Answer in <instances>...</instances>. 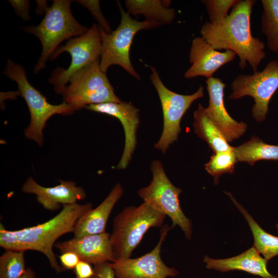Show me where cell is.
I'll return each instance as SVG.
<instances>
[{"label": "cell", "mask_w": 278, "mask_h": 278, "mask_svg": "<svg viewBox=\"0 0 278 278\" xmlns=\"http://www.w3.org/2000/svg\"><path fill=\"white\" fill-rule=\"evenodd\" d=\"M256 2L237 0L222 22H206L200 29L201 37L215 49L234 51L239 58V67L244 69L249 64L254 72L266 57L265 43L251 33V16Z\"/></svg>", "instance_id": "obj_1"}, {"label": "cell", "mask_w": 278, "mask_h": 278, "mask_svg": "<svg viewBox=\"0 0 278 278\" xmlns=\"http://www.w3.org/2000/svg\"><path fill=\"white\" fill-rule=\"evenodd\" d=\"M92 206L91 203L63 205L61 211L49 220L18 230H8L1 223L0 247L5 250L40 252L46 256L57 273L64 271L65 269L59 264L53 247L60 236L73 232L77 220Z\"/></svg>", "instance_id": "obj_2"}, {"label": "cell", "mask_w": 278, "mask_h": 278, "mask_svg": "<svg viewBox=\"0 0 278 278\" xmlns=\"http://www.w3.org/2000/svg\"><path fill=\"white\" fill-rule=\"evenodd\" d=\"M72 1L54 0L45 11L42 21L36 26L21 28L40 41L42 51L33 70L34 74L45 68L46 63L63 41L85 33L89 28L78 23L71 10Z\"/></svg>", "instance_id": "obj_3"}, {"label": "cell", "mask_w": 278, "mask_h": 278, "mask_svg": "<svg viewBox=\"0 0 278 278\" xmlns=\"http://www.w3.org/2000/svg\"><path fill=\"white\" fill-rule=\"evenodd\" d=\"M166 217L145 202L127 206L117 214L110 237L115 261L130 258L148 230L162 227Z\"/></svg>", "instance_id": "obj_4"}, {"label": "cell", "mask_w": 278, "mask_h": 278, "mask_svg": "<svg viewBox=\"0 0 278 278\" xmlns=\"http://www.w3.org/2000/svg\"><path fill=\"white\" fill-rule=\"evenodd\" d=\"M4 73L7 78L16 83L19 93L28 106L30 121L24 131L25 136L40 146L44 143L43 131L46 122L52 116L72 114L78 110L64 101L56 105L49 103L46 98L29 83L25 68L11 59L8 60Z\"/></svg>", "instance_id": "obj_5"}, {"label": "cell", "mask_w": 278, "mask_h": 278, "mask_svg": "<svg viewBox=\"0 0 278 278\" xmlns=\"http://www.w3.org/2000/svg\"><path fill=\"white\" fill-rule=\"evenodd\" d=\"M121 19L117 28L110 33L99 28L102 44L100 67L107 72L112 65H118L138 80L141 77L132 66L130 59V49L136 33L141 30L153 28L162 24L154 21H138L130 17L118 2Z\"/></svg>", "instance_id": "obj_6"}, {"label": "cell", "mask_w": 278, "mask_h": 278, "mask_svg": "<svg viewBox=\"0 0 278 278\" xmlns=\"http://www.w3.org/2000/svg\"><path fill=\"white\" fill-rule=\"evenodd\" d=\"M150 169L152 179L147 186L138 191V195L155 210L164 214L171 220V228L178 225L186 238H191L192 222L184 214L179 201L182 190L176 187L167 177L161 162L152 161Z\"/></svg>", "instance_id": "obj_7"}, {"label": "cell", "mask_w": 278, "mask_h": 278, "mask_svg": "<svg viewBox=\"0 0 278 278\" xmlns=\"http://www.w3.org/2000/svg\"><path fill=\"white\" fill-rule=\"evenodd\" d=\"M62 95L63 101L78 110L91 105L121 101L101 69L99 59L75 73Z\"/></svg>", "instance_id": "obj_8"}, {"label": "cell", "mask_w": 278, "mask_h": 278, "mask_svg": "<svg viewBox=\"0 0 278 278\" xmlns=\"http://www.w3.org/2000/svg\"><path fill=\"white\" fill-rule=\"evenodd\" d=\"M64 52L69 53L71 62L67 68L57 67L51 73L49 82L54 86L55 92L62 94L71 77L88 65L99 59L102 44L99 26L92 24L89 30L81 36L72 38L64 45L59 46L53 53L50 60H54Z\"/></svg>", "instance_id": "obj_9"}, {"label": "cell", "mask_w": 278, "mask_h": 278, "mask_svg": "<svg viewBox=\"0 0 278 278\" xmlns=\"http://www.w3.org/2000/svg\"><path fill=\"white\" fill-rule=\"evenodd\" d=\"M150 69V78L160 99L163 115L162 133L154 147L165 154L169 146L178 140L183 116L194 101L203 97L204 89L200 85L192 94H178L165 86L154 67L151 66Z\"/></svg>", "instance_id": "obj_10"}, {"label": "cell", "mask_w": 278, "mask_h": 278, "mask_svg": "<svg viewBox=\"0 0 278 278\" xmlns=\"http://www.w3.org/2000/svg\"><path fill=\"white\" fill-rule=\"evenodd\" d=\"M232 92L228 98L237 99L246 96L252 97L254 104L252 115L257 122L265 120L269 103L278 89V61H269L262 71L252 75H240L231 84Z\"/></svg>", "instance_id": "obj_11"}, {"label": "cell", "mask_w": 278, "mask_h": 278, "mask_svg": "<svg viewBox=\"0 0 278 278\" xmlns=\"http://www.w3.org/2000/svg\"><path fill=\"white\" fill-rule=\"evenodd\" d=\"M171 228L162 226L159 240L149 253L135 258H129L110 263L115 278H167L176 276L178 271L166 266L161 257L162 245Z\"/></svg>", "instance_id": "obj_12"}, {"label": "cell", "mask_w": 278, "mask_h": 278, "mask_svg": "<svg viewBox=\"0 0 278 278\" xmlns=\"http://www.w3.org/2000/svg\"><path fill=\"white\" fill-rule=\"evenodd\" d=\"M85 109L113 116L122 124L125 135V144L122 157L116 167L124 169L128 165L136 145V131L140 118L139 110L126 101L108 102L85 106Z\"/></svg>", "instance_id": "obj_13"}, {"label": "cell", "mask_w": 278, "mask_h": 278, "mask_svg": "<svg viewBox=\"0 0 278 278\" xmlns=\"http://www.w3.org/2000/svg\"><path fill=\"white\" fill-rule=\"evenodd\" d=\"M209 96L207 107L205 112L215 126L222 132L228 142L241 136L246 132L247 125L238 122L228 113L224 105V89L225 84L219 78L212 77L205 81Z\"/></svg>", "instance_id": "obj_14"}, {"label": "cell", "mask_w": 278, "mask_h": 278, "mask_svg": "<svg viewBox=\"0 0 278 278\" xmlns=\"http://www.w3.org/2000/svg\"><path fill=\"white\" fill-rule=\"evenodd\" d=\"M236 54L233 51H220L215 49L202 37L194 38L189 54L191 66L185 72L187 79L203 76L208 79L221 67L232 61Z\"/></svg>", "instance_id": "obj_15"}, {"label": "cell", "mask_w": 278, "mask_h": 278, "mask_svg": "<svg viewBox=\"0 0 278 278\" xmlns=\"http://www.w3.org/2000/svg\"><path fill=\"white\" fill-rule=\"evenodd\" d=\"M110 234L102 233L84 236L56 242L54 247L60 254L72 252L76 254L80 260L93 265L115 261L111 243Z\"/></svg>", "instance_id": "obj_16"}, {"label": "cell", "mask_w": 278, "mask_h": 278, "mask_svg": "<svg viewBox=\"0 0 278 278\" xmlns=\"http://www.w3.org/2000/svg\"><path fill=\"white\" fill-rule=\"evenodd\" d=\"M58 181L60 184L55 186L44 187L30 177L22 185V190L25 193L36 195L38 202L44 208L50 211L59 209L60 205L74 204L86 198L84 188L77 186L75 182Z\"/></svg>", "instance_id": "obj_17"}, {"label": "cell", "mask_w": 278, "mask_h": 278, "mask_svg": "<svg viewBox=\"0 0 278 278\" xmlns=\"http://www.w3.org/2000/svg\"><path fill=\"white\" fill-rule=\"evenodd\" d=\"M203 261L207 268L222 272L240 270L263 278H278L269 272L268 260L260 256L254 247L238 255L224 259H212L205 255Z\"/></svg>", "instance_id": "obj_18"}, {"label": "cell", "mask_w": 278, "mask_h": 278, "mask_svg": "<svg viewBox=\"0 0 278 278\" xmlns=\"http://www.w3.org/2000/svg\"><path fill=\"white\" fill-rule=\"evenodd\" d=\"M123 194L121 184H116L98 206L92 208L77 220L73 232L74 237L79 238L105 232L108 219L112 209Z\"/></svg>", "instance_id": "obj_19"}, {"label": "cell", "mask_w": 278, "mask_h": 278, "mask_svg": "<svg viewBox=\"0 0 278 278\" xmlns=\"http://www.w3.org/2000/svg\"><path fill=\"white\" fill-rule=\"evenodd\" d=\"M193 126L196 135L204 140L214 153L232 151L231 146L220 130L208 118L200 103L194 113Z\"/></svg>", "instance_id": "obj_20"}, {"label": "cell", "mask_w": 278, "mask_h": 278, "mask_svg": "<svg viewBox=\"0 0 278 278\" xmlns=\"http://www.w3.org/2000/svg\"><path fill=\"white\" fill-rule=\"evenodd\" d=\"M170 1L127 0L128 12L133 15H143L145 20L161 24L170 23L176 16L174 9L169 8Z\"/></svg>", "instance_id": "obj_21"}, {"label": "cell", "mask_w": 278, "mask_h": 278, "mask_svg": "<svg viewBox=\"0 0 278 278\" xmlns=\"http://www.w3.org/2000/svg\"><path fill=\"white\" fill-rule=\"evenodd\" d=\"M237 162L253 165L260 160L278 161V145L267 144L256 136L244 144L233 147Z\"/></svg>", "instance_id": "obj_22"}, {"label": "cell", "mask_w": 278, "mask_h": 278, "mask_svg": "<svg viewBox=\"0 0 278 278\" xmlns=\"http://www.w3.org/2000/svg\"><path fill=\"white\" fill-rule=\"evenodd\" d=\"M248 223L254 237V246L267 260L278 255V237L263 229L252 216L239 203L231 194L227 193Z\"/></svg>", "instance_id": "obj_23"}, {"label": "cell", "mask_w": 278, "mask_h": 278, "mask_svg": "<svg viewBox=\"0 0 278 278\" xmlns=\"http://www.w3.org/2000/svg\"><path fill=\"white\" fill-rule=\"evenodd\" d=\"M261 30L267 39L268 48L278 54V0H262Z\"/></svg>", "instance_id": "obj_24"}, {"label": "cell", "mask_w": 278, "mask_h": 278, "mask_svg": "<svg viewBox=\"0 0 278 278\" xmlns=\"http://www.w3.org/2000/svg\"><path fill=\"white\" fill-rule=\"evenodd\" d=\"M24 252L5 250L0 257V278H20L25 273Z\"/></svg>", "instance_id": "obj_25"}, {"label": "cell", "mask_w": 278, "mask_h": 278, "mask_svg": "<svg viewBox=\"0 0 278 278\" xmlns=\"http://www.w3.org/2000/svg\"><path fill=\"white\" fill-rule=\"evenodd\" d=\"M237 162L233 151L214 153L210 161L205 164V169L218 184L219 177L224 173H233Z\"/></svg>", "instance_id": "obj_26"}, {"label": "cell", "mask_w": 278, "mask_h": 278, "mask_svg": "<svg viewBox=\"0 0 278 278\" xmlns=\"http://www.w3.org/2000/svg\"><path fill=\"white\" fill-rule=\"evenodd\" d=\"M237 0H202L205 5L210 22L217 24L222 22L227 16L229 9L235 4Z\"/></svg>", "instance_id": "obj_27"}, {"label": "cell", "mask_w": 278, "mask_h": 278, "mask_svg": "<svg viewBox=\"0 0 278 278\" xmlns=\"http://www.w3.org/2000/svg\"><path fill=\"white\" fill-rule=\"evenodd\" d=\"M76 2L90 11L98 23V26L100 28L107 33H110L112 31L108 21L101 12L98 0H78Z\"/></svg>", "instance_id": "obj_28"}, {"label": "cell", "mask_w": 278, "mask_h": 278, "mask_svg": "<svg viewBox=\"0 0 278 278\" xmlns=\"http://www.w3.org/2000/svg\"><path fill=\"white\" fill-rule=\"evenodd\" d=\"M16 14L24 21L30 20L29 15L30 2L28 0L8 1Z\"/></svg>", "instance_id": "obj_29"}, {"label": "cell", "mask_w": 278, "mask_h": 278, "mask_svg": "<svg viewBox=\"0 0 278 278\" xmlns=\"http://www.w3.org/2000/svg\"><path fill=\"white\" fill-rule=\"evenodd\" d=\"M94 273L91 278H115L110 262H105L94 265Z\"/></svg>", "instance_id": "obj_30"}, {"label": "cell", "mask_w": 278, "mask_h": 278, "mask_svg": "<svg viewBox=\"0 0 278 278\" xmlns=\"http://www.w3.org/2000/svg\"><path fill=\"white\" fill-rule=\"evenodd\" d=\"M76 278H91L94 273V267L91 264L83 260H80L74 269Z\"/></svg>", "instance_id": "obj_31"}, {"label": "cell", "mask_w": 278, "mask_h": 278, "mask_svg": "<svg viewBox=\"0 0 278 278\" xmlns=\"http://www.w3.org/2000/svg\"><path fill=\"white\" fill-rule=\"evenodd\" d=\"M61 266L66 269H74L80 259L74 252H67L61 254L59 256Z\"/></svg>", "instance_id": "obj_32"}, {"label": "cell", "mask_w": 278, "mask_h": 278, "mask_svg": "<svg viewBox=\"0 0 278 278\" xmlns=\"http://www.w3.org/2000/svg\"><path fill=\"white\" fill-rule=\"evenodd\" d=\"M20 278H36V273L32 269L27 268L25 273Z\"/></svg>", "instance_id": "obj_33"}, {"label": "cell", "mask_w": 278, "mask_h": 278, "mask_svg": "<svg viewBox=\"0 0 278 278\" xmlns=\"http://www.w3.org/2000/svg\"><path fill=\"white\" fill-rule=\"evenodd\" d=\"M276 228L277 230H278V223L276 224Z\"/></svg>", "instance_id": "obj_34"}]
</instances>
